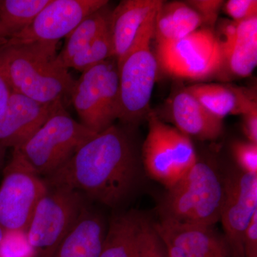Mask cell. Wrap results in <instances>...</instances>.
<instances>
[{"label":"cell","mask_w":257,"mask_h":257,"mask_svg":"<svg viewBox=\"0 0 257 257\" xmlns=\"http://www.w3.org/2000/svg\"><path fill=\"white\" fill-rule=\"evenodd\" d=\"M80 123L95 133L114 124L120 115L117 62L114 57L82 72L70 94Z\"/></svg>","instance_id":"7"},{"label":"cell","mask_w":257,"mask_h":257,"mask_svg":"<svg viewBox=\"0 0 257 257\" xmlns=\"http://www.w3.org/2000/svg\"><path fill=\"white\" fill-rule=\"evenodd\" d=\"M138 173L133 142L123 128L113 124L95 134L44 180L47 186L69 187L87 199L116 208L133 194Z\"/></svg>","instance_id":"1"},{"label":"cell","mask_w":257,"mask_h":257,"mask_svg":"<svg viewBox=\"0 0 257 257\" xmlns=\"http://www.w3.org/2000/svg\"><path fill=\"white\" fill-rule=\"evenodd\" d=\"M163 1L124 0L120 2L110 17L113 57L117 64L122 60L147 20L156 13Z\"/></svg>","instance_id":"16"},{"label":"cell","mask_w":257,"mask_h":257,"mask_svg":"<svg viewBox=\"0 0 257 257\" xmlns=\"http://www.w3.org/2000/svg\"><path fill=\"white\" fill-rule=\"evenodd\" d=\"M0 1H1V0H0Z\"/></svg>","instance_id":"35"},{"label":"cell","mask_w":257,"mask_h":257,"mask_svg":"<svg viewBox=\"0 0 257 257\" xmlns=\"http://www.w3.org/2000/svg\"><path fill=\"white\" fill-rule=\"evenodd\" d=\"M87 206V198L78 191L47 186L27 231L32 249L39 257H53Z\"/></svg>","instance_id":"6"},{"label":"cell","mask_w":257,"mask_h":257,"mask_svg":"<svg viewBox=\"0 0 257 257\" xmlns=\"http://www.w3.org/2000/svg\"><path fill=\"white\" fill-rule=\"evenodd\" d=\"M108 5L86 17L66 37L63 48L58 53V60L64 67L67 69V64L72 57L109 26L112 10Z\"/></svg>","instance_id":"22"},{"label":"cell","mask_w":257,"mask_h":257,"mask_svg":"<svg viewBox=\"0 0 257 257\" xmlns=\"http://www.w3.org/2000/svg\"><path fill=\"white\" fill-rule=\"evenodd\" d=\"M140 257H167L163 243L154 229L152 221L145 222Z\"/></svg>","instance_id":"27"},{"label":"cell","mask_w":257,"mask_h":257,"mask_svg":"<svg viewBox=\"0 0 257 257\" xmlns=\"http://www.w3.org/2000/svg\"><path fill=\"white\" fill-rule=\"evenodd\" d=\"M233 155L241 171L257 175V145L250 142H236L232 145Z\"/></svg>","instance_id":"25"},{"label":"cell","mask_w":257,"mask_h":257,"mask_svg":"<svg viewBox=\"0 0 257 257\" xmlns=\"http://www.w3.org/2000/svg\"><path fill=\"white\" fill-rule=\"evenodd\" d=\"M152 225L167 257H232L224 236L213 226L165 219L152 222Z\"/></svg>","instance_id":"13"},{"label":"cell","mask_w":257,"mask_h":257,"mask_svg":"<svg viewBox=\"0 0 257 257\" xmlns=\"http://www.w3.org/2000/svg\"><path fill=\"white\" fill-rule=\"evenodd\" d=\"M6 148L0 145V169L3 167L5 162V152H6Z\"/></svg>","instance_id":"33"},{"label":"cell","mask_w":257,"mask_h":257,"mask_svg":"<svg viewBox=\"0 0 257 257\" xmlns=\"http://www.w3.org/2000/svg\"><path fill=\"white\" fill-rule=\"evenodd\" d=\"M157 13L147 20L133 46L117 64L119 119L127 124L135 123L146 113L156 81L159 66L150 45L155 35Z\"/></svg>","instance_id":"5"},{"label":"cell","mask_w":257,"mask_h":257,"mask_svg":"<svg viewBox=\"0 0 257 257\" xmlns=\"http://www.w3.org/2000/svg\"><path fill=\"white\" fill-rule=\"evenodd\" d=\"M50 0H1L0 1V42L28 27Z\"/></svg>","instance_id":"23"},{"label":"cell","mask_w":257,"mask_h":257,"mask_svg":"<svg viewBox=\"0 0 257 257\" xmlns=\"http://www.w3.org/2000/svg\"><path fill=\"white\" fill-rule=\"evenodd\" d=\"M0 186V226L6 231L27 233L39 201L45 194V180L13 150Z\"/></svg>","instance_id":"10"},{"label":"cell","mask_w":257,"mask_h":257,"mask_svg":"<svg viewBox=\"0 0 257 257\" xmlns=\"http://www.w3.org/2000/svg\"><path fill=\"white\" fill-rule=\"evenodd\" d=\"M243 248L244 257H257V213L245 230Z\"/></svg>","instance_id":"30"},{"label":"cell","mask_w":257,"mask_h":257,"mask_svg":"<svg viewBox=\"0 0 257 257\" xmlns=\"http://www.w3.org/2000/svg\"><path fill=\"white\" fill-rule=\"evenodd\" d=\"M224 5L226 14L234 22L243 21L257 17L256 0H229Z\"/></svg>","instance_id":"28"},{"label":"cell","mask_w":257,"mask_h":257,"mask_svg":"<svg viewBox=\"0 0 257 257\" xmlns=\"http://www.w3.org/2000/svg\"><path fill=\"white\" fill-rule=\"evenodd\" d=\"M23 231H6L0 244V257H24L32 249Z\"/></svg>","instance_id":"26"},{"label":"cell","mask_w":257,"mask_h":257,"mask_svg":"<svg viewBox=\"0 0 257 257\" xmlns=\"http://www.w3.org/2000/svg\"><path fill=\"white\" fill-rule=\"evenodd\" d=\"M5 233H6V231L0 226V244H1L2 241L4 239Z\"/></svg>","instance_id":"34"},{"label":"cell","mask_w":257,"mask_h":257,"mask_svg":"<svg viewBox=\"0 0 257 257\" xmlns=\"http://www.w3.org/2000/svg\"><path fill=\"white\" fill-rule=\"evenodd\" d=\"M106 230L102 216L87 206L53 257H99Z\"/></svg>","instance_id":"18"},{"label":"cell","mask_w":257,"mask_h":257,"mask_svg":"<svg viewBox=\"0 0 257 257\" xmlns=\"http://www.w3.org/2000/svg\"><path fill=\"white\" fill-rule=\"evenodd\" d=\"M62 105L44 104L13 92L0 114V145L13 150L21 147Z\"/></svg>","instance_id":"14"},{"label":"cell","mask_w":257,"mask_h":257,"mask_svg":"<svg viewBox=\"0 0 257 257\" xmlns=\"http://www.w3.org/2000/svg\"><path fill=\"white\" fill-rule=\"evenodd\" d=\"M143 160L148 175L167 189L182 178L198 161L190 138L155 116H150L149 119Z\"/></svg>","instance_id":"9"},{"label":"cell","mask_w":257,"mask_h":257,"mask_svg":"<svg viewBox=\"0 0 257 257\" xmlns=\"http://www.w3.org/2000/svg\"><path fill=\"white\" fill-rule=\"evenodd\" d=\"M184 90L194 98L209 112L223 119L228 115L244 114L256 101L239 89L217 84H197Z\"/></svg>","instance_id":"20"},{"label":"cell","mask_w":257,"mask_h":257,"mask_svg":"<svg viewBox=\"0 0 257 257\" xmlns=\"http://www.w3.org/2000/svg\"><path fill=\"white\" fill-rule=\"evenodd\" d=\"M203 23L202 17L187 3L164 2L157 11L154 36L157 43L175 41L199 30Z\"/></svg>","instance_id":"21"},{"label":"cell","mask_w":257,"mask_h":257,"mask_svg":"<svg viewBox=\"0 0 257 257\" xmlns=\"http://www.w3.org/2000/svg\"><path fill=\"white\" fill-rule=\"evenodd\" d=\"M243 116V133L248 142L257 145V105L253 106Z\"/></svg>","instance_id":"31"},{"label":"cell","mask_w":257,"mask_h":257,"mask_svg":"<svg viewBox=\"0 0 257 257\" xmlns=\"http://www.w3.org/2000/svg\"><path fill=\"white\" fill-rule=\"evenodd\" d=\"M188 3L187 4L202 17L204 23L214 24L224 2L219 0H194Z\"/></svg>","instance_id":"29"},{"label":"cell","mask_w":257,"mask_h":257,"mask_svg":"<svg viewBox=\"0 0 257 257\" xmlns=\"http://www.w3.org/2000/svg\"><path fill=\"white\" fill-rule=\"evenodd\" d=\"M156 58L165 73L190 80L208 78L224 64L220 43L209 29H199L175 41L157 43Z\"/></svg>","instance_id":"8"},{"label":"cell","mask_w":257,"mask_h":257,"mask_svg":"<svg viewBox=\"0 0 257 257\" xmlns=\"http://www.w3.org/2000/svg\"><path fill=\"white\" fill-rule=\"evenodd\" d=\"M107 0H50L32 23L5 42L10 44L59 42Z\"/></svg>","instance_id":"12"},{"label":"cell","mask_w":257,"mask_h":257,"mask_svg":"<svg viewBox=\"0 0 257 257\" xmlns=\"http://www.w3.org/2000/svg\"><path fill=\"white\" fill-rule=\"evenodd\" d=\"M221 32L224 63L237 77L251 75L257 64V17L227 24Z\"/></svg>","instance_id":"15"},{"label":"cell","mask_w":257,"mask_h":257,"mask_svg":"<svg viewBox=\"0 0 257 257\" xmlns=\"http://www.w3.org/2000/svg\"><path fill=\"white\" fill-rule=\"evenodd\" d=\"M256 213L257 175L240 171L228 175L223 182L219 221L232 257H244L243 234Z\"/></svg>","instance_id":"11"},{"label":"cell","mask_w":257,"mask_h":257,"mask_svg":"<svg viewBox=\"0 0 257 257\" xmlns=\"http://www.w3.org/2000/svg\"><path fill=\"white\" fill-rule=\"evenodd\" d=\"M13 92L14 91L10 84L4 67L0 61V114L4 111Z\"/></svg>","instance_id":"32"},{"label":"cell","mask_w":257,"mask_h":257,"mask_svg":"<svg viewBox=\"0 0 257 257\" xmlns=\"http://www.w3.org/2000/svg\"><path fill=\"white\" fill-rule=\"evenodd\" d=\"M95 134L75 121L62 105L15 150L36 175L46 178L63 167Z\"/></svg>","instance_id":"4"},{"label":"cell","mask_w":257,"mask_h":257,"mask_svg":"<svg viewBox=\"0 0 257 257\" xmlns=\"http://www.w3.org/2000/svg\"><path fill=\"white\" fill-rule=\"evenodd\" d=\"M113 57L110 23L90 44L72 57L67 64V69H74L83 72Z\"/></svg>","instance_id":"24"},{"label":"cell","mask_w":257,"mask_h":257,"mask_svg":"<svg viewBox=\"0 0 257 257\" xmlns=\"http://www.w3.org/2000/svg\"><path fill=\"white\" fill-rule=\"evenodd\" d=\"M172 115L177 130L189 138L214 140L222 134L223 119L209 112L184 89L172 100Z\"/></svg>","instance_id":"17"},{"label":"cell","mask_w":257,"mask_h":257,"mask_svg":"<svg viewBox=\"0 0 257 257\" xmlns=\"http://www.w3.org/2000/svg\"><path fill=\"white\" fill-rule=\"evenodd\" d=\"M167 189L161 204V219L207 226L219 221L223 182L211 166L197 161Z\"/></svg>","instance_id":"3"},{"label":"cell","mask_w":257,"mask_h":257,"mask_svg":"<svg viewBox=\"0 0 257 257\" xmlns=\"http://www.w3.org/2000/svg\"><path fill=\"white\" fill-rule=\"evenodd\" d=\"M58 43L0 42V61L14 92L44 104L70 99L75 79L58 60Z\"/></svg>","instance_id":"2"},{"label":"cell","mask_w":257,"mask_h":257,"mask_svg":"<svg viewBox=\"0 0 257 257\" xmlns=\"http://www.w3.org/2000/svg\"><path fill=\"white\" fill-rule=\"evenodd\" d=\"M147 219L136 211L111 219L99 257H140Z\"/></svg>","instance_id":"19"}]
</instances>
